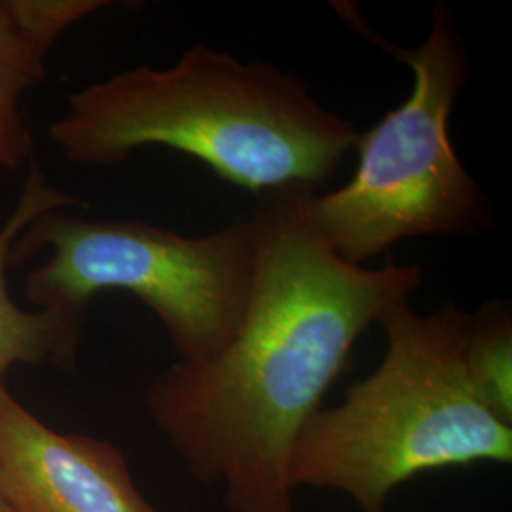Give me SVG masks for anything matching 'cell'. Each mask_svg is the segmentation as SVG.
Instances as JSON below:
<instances>
[{"label":"cell","instance_id":"obj_1","mask_svg":"<svg viewBox=\"0 0 512 512\" xmlns=\"http://www.w3.org/2000/svg\"><path fill=\"white\" fill-rule=\"evenodd\" d=\"M310 192L262 196L251 300L236 336L205 363L169 366L148 414L230 512H293L289 463L308 421L348 368L351 349L421 285L420 264L355 266L311 226Z\"/></svg>","mask_w":512,"mask_h":512},{"label":"cell","instance_id":"obj_2","mask_svg":"<svg viewBox=\"0 0 512 512\" xmlns=\"http://www.w3.org/2000/svg\"><path fill=\"white\" fill-rule=\"evenodd\" d=\"M48 133L71 164L112 167L141 148H173L260 196L317 192L359 139L296 74L205 44L73 93Z\"/></svg>","mask_w":512,"mask_h":512},{"label":"cell","instance_id":"obj_3","mask_svg":"<svg viewBox=\"0 0 512 512\" xmlns=\"http://www.w3.org/2000/svg\"><path fill=\"white\" fill-rule=\"evenodd\" d=\"M473 313L448 302L431 313L401 300L380 315L387 349L351 385L344 403L321 408L289 463L291 488L349 495L361 512H384L389 494L427 471L512 461V425L482 403L465 366Z\"/></svg>","mask_w":512,"mask_h":512},{"label":"cell","instance_id":"obj_4","mask_svg":"<svg viewBox=\"0 0 512 512\" xmlns=\"http://www.w3.org/2000/svg\"><path fill=\"white\" fill-rule=\"evenodd\" d=\"M48 249L25 279L38 310L86 319L103 291H126L164 325L181 363H205L236 336L251 300L256 222L243 215L207 236H181L143 220H88L50 211L19 236L12 262Z\"/></svg>","mask_w":512,"mask_h":512},{"label":"cell","instance_id":"obj_5","mask_svg":"<svg viewBox=\"0 0 512 512\" xmlns=\"http://www.w3.org/2000/svg\"><path fill=\"white\" fill-rule=\"evenodd\" d=\"M372 40L412 69L414 88L399 109L359 133V165L349 183L306 196L315 232L355 266L404 239L467 236L490 220L488 200L450 137L452 110L469 76L450 10L433 12L431 31L418 48Z\"/></svg>","mask_w":512,"mask_h":512},{"label":"cell","instance_id":"obj_6","mask_svg":"<svg viewBox=\"0 0 512 512\" xmlns=\"http://www.w3.org/2000/svg\"><path fill=\"white\" fill-rule=\"evenodd\" d=\"M0 497L8 512H158L116 446L54 431L2 382Z\"/></svg>","mask_w":512,"mask_h":512},{"label":"cell","instance_id":"obj_7","mask_svg":"<svg viewBox=\"0 0 512 512\" xmlns=\"http://www.w3.org/2000/svg\"><path fill=\"white\" fill-rule=\"evenodd\" d=\"M105 6V0H0V169L18 171L33 156L19 103L42 80L55 40Z\"/></svg>","mask_w":512,"mask_h":512},{"label":"cell","instance_id":"obj_8","mask_svg":"<svg viewBox=\"0 0 512 512\" xmlns=\"http://www.w3.org/2000/svg\"><path fill=\"white\" fill-rule=\"evenodd\" d=\"M80 202L57 190L46 181L44 173L33 167L16 209L0 228V382L14 365L54 363L71 366L84 321L55 311L21 310L8 291V264L12 262L14 245L21 232L38 217L50 211H65Z\"/></svg>","mask_w":512,"mask_h":512},{"label":"cell","instance_id":"obj_9","mask_svg":"<svg viewBox=\"0 0 512 512\" xmlns=\"http://www.w3.org/2000/svg\"><path fill=\"white\" fill-rule=\"evenodd\" d=\"M465 366L478 397L512 425V317L509 304L494 300L473 313Z\"/></svg>","mask_w":512,"mask_h":512},{"label":"cell","instance_id":"obj_10","mask_svg":"<svg viewBox=\"0 0 512 512\" xmlns=\"http://www.w3.org/2000/svg\"><path fill=\"white\" fill-rule=\"evenodd\" d=\"M0 512H8L6 511V505H4V501H2V497H0Z\"/></svg>","mask_w":512,"mask_h":512}]
</instances>
